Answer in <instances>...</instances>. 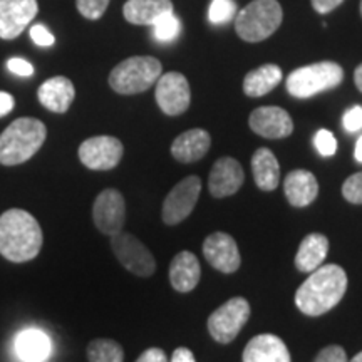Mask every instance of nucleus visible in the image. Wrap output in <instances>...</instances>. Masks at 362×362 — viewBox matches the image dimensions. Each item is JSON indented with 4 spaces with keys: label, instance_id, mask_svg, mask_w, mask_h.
Segmentation results:
<instances>
[{
    "label": "nucleus",
    "instance_id": "obj_1",
    "mask_svg": "<svg viewBox=\"0 0 362 362\" xmlns=\"http://www.w3.org/2000/svg\"><path fill=\"white\" fill-rule=\"evenodd\" d=\"M347 291V274L336 264L320 265L310 272L296 292V305L304 315L319 317L332 310Z\"/></svg>",
    "mask_w": 362,
    "mask_h": 362
},
{
    "label": "nucleus",
    "instance_id": "obj_2",
    "mask_svg": "<svg viewBox=\"0 0 362 362\" xmlns=\"http://www.w3.org/2000/svg\"><path fill=\"white\" fill-rule=\"evenodd\" d=\"M40 225L25 210L12 208L0 216V255L13 264L34 260L42 248Z\"/></svg>",
    "mask_w": 362,
    "mask_h": 362
},
{
    "label": "nucleus",
    "instance_id": "obj_3",
    "mask_svg": "<svg viewBox=\"0 0 362 362\" xmlns=\"http://www.w3.org/2000/svg\"><path fill=\"white\" fill-rule=\"evenodd\" d=\"M47 128L35 117H19L0 134V165L16 166L30 160L42 148Z\"/></svg>",
    "mask_w": 362,
    "mask_h": 362
},
{
    "label": "nucleus",
    "instance_id": "obj_4",
    "mask_svg": "<svg viewBox=\"0 0 362 362\" xmlns=\"http://www.w3.org/2000/svg\"><path fill=\"white\" fill-rule=\"evenodd\" d=\"M284 12L277 0H252L235 16V30L245 42L269 39L282 24Z\"/></svg>",
    "mask_w": 362,
    "mask_h": 362
},
{
    "label": "nucleus",
    "instance_id": "obj_5",
    "mask_svg": "<svg viewBox=\"0 0 362 362\" xmlns=\"http://www.w3.org/2000/svg\"><path fill=\"white\" fill-rule=\"evenodd\" d=\"M163 71L161 62L151 56H134L119 62L110 74V86L117 94L144 93L156 84Z\"/></svg>",
    "mask_w": 362,
    "mask_h": 362
},
{
    "label": "nucleus",
    "instance_id": "obj_6",
    "mask_svg": "<svg viewBox=\"0 0 362 362\" xmlns=\"http://www.w3.org/2000/svg\"><path fill=\"white\" fill-rule=\"evenodd\" d=\"M344 81V71L337 62L322 61L292 71L285 79L288 94L298 99H307L324 90L337 88Z\"/></svg>",
    "mask_w": 362,
    "mask_h": 362
},
{
    "label": "nucleus",
    "instance_id": "obj_7",
    "mask_svg": "<svg viewBox=\"0 0 362 362\" xmlns=\"http://www.w3.org/2000/svg\"><path fill=\"white\" fill-rule=\"evenodd\" d=\"M250 317V304L243 297H232L208 317V332L220 344H230Z\"/></svg>",
    "mask_w": 362,
    "mask_h": 362
},
{
    "label": "nucleus",
    "instance_id": "obj_8",
    "mask_svg": "<svg viewBox=\"0 0 362 362\" xmlns=\"http://www.w3.org/2000/svg\"><path fill=\"white\" fill-rule=\"evenodd\" d=\"M111 248L119 264L131 274L138 275V277H151L156 272L155 257L134 235L126 232L112 235Z\"/></svg>",
    "mask_w": 362,
    "mask_h": 362
},
{
    "label": "nucleus",
    "instance_id": "obj_9",
    "mask_svg": "<svg viewBox=\"0 0 362 362\" xmlns=\"http://www.w3.org/2000/svg\"><path fill=\"white\" fill-rule=\"evenodd\" d=\"M202 192V180L200 176L189 175L183 178L178 185H175L173 189L168 193V197L163 202L161 218L166 225H178L192 215V211L197 206L198 197Z\"/></svg>",
    "mask_w": 362,
    "mask_h": 362
},
{
    "label": "nucleus",
    "instance_id": "obj_10",
    "mask_svg": "<svg viewBox=\"0 0 362 362\" xmlns=\"http://www.w3.org/2000/svg\"><path fill=\"white\" fill-rule=\"evenodd\" d=\"M123 153V143L115 136H93L81 144L78 155L86 168L107 171L119 165Z\"/></svg>",
    "mask_w": 362,
    "mask_h": 362
},
{
    "label": "nucleus",
    "instance_id": "obj_11",
    "mask_svg": "<svg viewBox=\"0 0 362 362\" xmlns=\"http://www.w3.org/2000/svg\"><path fill=\"white\" fill-rule=\"evenodd\" d=\"M156 103L166 116H180L189 107L192 90L181 72H166L156 81Z\"/></svg>",
    "mask_w": 362,
    "mask_h": 362
},
{
    "label": "nucleus",
    "instance_id": "obj_12",
    "mask_svg": "<svg viewBox=\"0 0 362 362\" xmlns=\"http://www.w3.org/2000/svg\"><path fill=\"white\" fill-rule=\"evenodd\" d=\"M93 220L99 232L107 237L123 232L126 221V203L123 194L115 188H107L99 193L93 205Z\"/></svg>",
    "mask_w": 362,
    "mask_h": 362
},
{
    "label": "nucleus",
    "instance_id": "obj_13",
    "mask_svg": "<svg viewBox=\"0 0 362 362\" xmlns=\"http://www.w3.org/2000/svg\"><path fill=\"white\" fill-rule=\"evenodd\" d=\"M203 255H205L208 264L221 274H233L242 265L237 242L232 235L225 232L208 235L203 242Z\"/></svg>",
    "mask_w": 362,
    "mask_h": 362
},
{
    "label": "nucleus",
    "instance_id": "obj_14",
    "mask_svg": "<svg viewBox=\"0 0 362 362\" xmlns=\"http://www.w3.org/2000/svg\"><path fill=\"white\" fill-rule=\"evenodd\" d=\"M37 12V0H0V39L19 37Z\"/></svg>",
    "mask_w": 362,
    "mask_h": 362
},
{
    "label": "nucleus",
    "instance_id": "obj_15",
    "mask_svg": "<svg viewBox=\"0 0 362 362\" xmlns=\"http://www.w3.org/2000/svg\"><path fill=\"white\" fill-rule=\"evenodd\" d=\"M248 124L253 133L267 139L287 138L293 131L291 115L279 106H262L253 110Z\"/></svg>",
    "mask_w": 362,
    "mask_h": 362
},
{
    "label": "nucleus",
    "instance_id": "obj_16",
    "mask_svg": "<svg viewBox=\"0 0 362 362\" xmlns=\"http://www.w3.org/2000/svg\"><path fill=\"white\" fill-rule=\"evenodd\" d=\"M243 181H245V173L242 165L235 158L225 156L215 161L208 178V189L211 197L226 198L237 193L242 188Z\"/></svg>",
    "mask_w": 362,
    "mask_h": 362
},
{
    "label": "nucleus",
    "instance_id": "obj_17",
    "mask_svg": "<svg viewBox=\"0 0 362 362\" xmlns=\"http://www.w3.org/2000/svg\"><path fill=\"white\" fill-rule=\"evenodd\" d=\"M243 362H291V352L282 339L274 334H260L250 339L243 349Z\"/></svg>",
    "mask_w": 362,
    "mask_h": 362
},
{
    "label": "nucleus",
    "instance_id": "obj_18",
    "mask_svg": "<svg viewBox=\"0 0 362 362\" xmlns=\"http://www.w3.org/2000/svg\"><path fill=\"white\" fill-rule=\"evenodd\" d=\"M284 193L287 202L296 208L312 205L319 194V183L314 173L307 170H293L285 176Z\"/></svg>",
    "mask_w": 362,
    "mask_h": 362
},
{
    "label": "nucleus",
    "instance_id": "obj_19",
    "mask_svg": "<svg viewBox=\"0 0 362 362\" xmlns=\"http://www.w3.org/2000/svg\"><path fill=\"white\" fill-rule=\"evenodd\" d=\"M37 98L45 110L62 115L69 110L76 98L74 84L64 76H56V78L47 79L44 84H40Z\"/></svg>",
    "mask_w": 362,
    "mask_h": 362
},
{
    "label": "nucleus",
    "instance_id": "obj_20",
    "mask_svg": "<svg viewBox=\"0 0 362 362\" xmlns=\"http://www.w3.org/2000/svg\"><path fill=\"white\" fill-rule=\"evenodd\" d=\"M202 277V267L192 252H180L170 265V282L176 292L187 293L197 288Z\"/></svg>",
    "mask_w": 362,
    "mask_h": 362
},
{
    "label": "nucleus",
    "instance_id": "obj_21",
    "mask_svg": "<svg viewBox=\"0 0 362 362\" xmlns=\"http://www.w3.org/2000/svg\"><path fill=\"white\" fill-rule=\"evenodd\" d=\"M211 146L210 133L205 129L194 128L181 133L171 144V155L180 163L200 161Z\"/></svg>",
    "mask_w": 362,
    "mask_h": 362
},
{
    "label": "nucleus",
    "instance_id": "obj_22",
    "mask_svg": "<svg viewBox=\"0 0 362 362\" xmlns=\"http://www.w3.org/2000/svg\"><path fill=\"white\" fill-rule=\"evenodd\" d=\"M170 12H173L171 0H128L123 7L124 19L134 25H153Z\"/></svg>",
    "mask_w": 362,
    "mask_h": 362
},
{
    "label": "nucleus",
    "instance_id": "obj_23",
    "mask_svg": "<svg viewBox=\"0 0 362 362\" xmlns=\"http://www.w3.org/2000/svg\"><path fill=\"white\" fill-rule=\"evenodd\" d=\"M329 253V238L322 233H310L302 240L296 253V269L310 274L324 264Z\"/></svg>",
    "mask_w": 362,
    "mask_h": 362
},
{
    "label": "nucleus",
    "instance_id": "obj_24",
    "mask_svg": "<svg viewBox=\"0 0 362 362\" xmlns=\"http://www.w3.org/2000/svg\"><path fill=\"white\" fill-rule=\"evenodd\" d=\"M253 181L262 192H274L280 183V165L269 148H259L252 156Z\"/></svg>",
    "mask_w": 362,
    "mask_h": 362
},
{
    "label": "nucleus",
    "instance_id": "obj_25",
    "mask_svg": "<svg viewBox=\"0 0 362 362\" xmlns=\"http://www.w3.org/2000/svg\"><path fill=\"white\" fill-rule=\"evenodd\" d=\"M16 352L24 362H44L51 354V341L42 330L25 329L16 339Z\"/></svg>",
    "mask_w": 362,
    "mask_h": 362
},
{
    "label": "nucleus",
    "instance_id": "obj_26",
    "mask_svg": "<svg viewBox=\"0 0 362 362\" xmlns=\"http://www.w3.org/2000/svg\"><path fill=\"white\" fill-rule=\"evenodd\" d=\"M282 69L275 64H265L248 72L243 79V93L248 98H262L282 83Z\"/></svg>",
    "mask_w": 362,
    "mask_h": 362
},
{
    "label": "nucleus",
    "instance_id": "obj_27",
    "mask_svg": "<svg viewBox=\"0 0 362 362\" xmlns=\"http://www.w3.org/2000/svg\"><path fill=\"white\" fill-rule=\"evenodd\" d=\"M89 362H123L124 351L112 339H94L88 346Z\"/></svg>",
    "mask_w": 362,
    "mask_h": 362
},
{
    "label": "nucleus",
    "instance_id": "obj_28",
    "mask_svg": "<svg viewBox=\"0 0 362 362\" xmlns=\"http://www.w3.org/2000/svg\"><path fill=\"white\" fill-rule=\"evenodd\" d=\"M180 30V19L173 12L165 13V16L160 17V19L153 24V34H155V37L160 40V42H171V40H175L178 37Z\"/></svg>",
    "mask_w": 362,
    "mask_h": 362
},
{
    "label": "nucleus",
    "instance_id": "obj_29",
    "mask_svg": "<svg viewBox=\"0 0 362 362\" xmlns=\"http://www.w3.org/2000/svg\"><path fill=\"white\" fill-rule=\"evenodd\" d=\"M237 16V4L233 0H211L208 19L211 24H226Z\"/></svg>",
    "mask_w": 362,
    "mask_h": 362
},
{
    "label": "nucleus",
    "instance_id": "obj_30",
    "mask_svg": "<svg viewBox=\"0 0 362 362\" xmlns=\"http://www.w3.org/2000/svg\"><path fill=\"white\" fill-rule=\"evenodd\" d=\"M111 0H76V6L83 17L89 21L101 19Z\"/></svg>",
    "mask_w": 362,
    "mask_h": 362
},
{
    "label": "nucleus",
    "instance_id": "obj_31",
    "mask_svg": "<svg viewBox=\"0 0 362 362\" xmlns=\"http://www.w3.org/2000/svg\"><path fill=\"white\" fill-rule=\"evenodd\" d=\"M342 197L352 205H362V171L344 181Z\"/></svg>",
    "mask_w": 362,
    "mask_h": 362
},
{
    "label": "nucleus",
    "instance_id": "obj_32",
    "mask_svg": "<svg viewBox=\"0 0 362 362\" xmlns=\"http://www.w3.org/2000/svg\"><path fill=\"white\" fill-rule=\"evenodd\" d=\"M317 151L322 156H334L337 151V141L329 129H319L314 136Z\"/></svg>",
    "mask_w": 362,
    "mask_h": 362
},
{
    "label": "nucleus",
    "instance_id": "obj_33",
    "mask_svg": "<svg viewBox=\"0 0 362 362\" xmlns=\"http://www.w3.org/2000/svg\"><path fill=\"white\" fill-rule=\"evenodd\" d=\"M314 362H347V354L341 346H327L317 354Z\"/></svg>",
    "mask_w": 362,
    "mask_h": 362
},
{
    "label": "nucleus",
    "instance_id": "obj_34",
    "mask_svg": "<svg viewBox=\"0 0 362 362\" xmlns=\"http://www.w3.org/2000/svg\"><path fill=\"white\" fill-rule=\"evenodd\" d=\"M342 124L349 133H356V131L362 129V106H354L347 110L342 117Z\"/></svg>",
    "mask_w": 362,
    "mask_h": 362
},
{
    "label": "nucleus",
    "instance_id": "obj_35",
    "mask_svg": "<svg viewBox=\"0 0 362 362\" xmlns=\"http://www.w3.org/2000/svg\"><path fill=\"white\" fill-rule=\"evenodd\" d=\"M7 67H8V71L13 72V74L21 76V78H29V76L34 74L33 64H30V62L24 61V59H21V57L8 59Z\"/></svg>",
    "mask_w": 362,
    "mask_h": 362
},
{
    "label": "nucleus",
    "instance_id": "obj_36",
    "mask_svg": "<svg viewBox=\"0 0 362 362\" xmlns=\"http://www.w3.org/2000/svg\"><path fill=\"white\" fill-rule=\"evenodd\" d=\"M30 37H33L35 44L42 45V47H49V45H52L54 40H56L54 39V35L40 24L30 27Z\"/></svg>",
    "mask_w": 362,
    "mask_h": 362
},
{
    "label": "nucleus",
    "instance_id": "obj_37",
    "mask_svg": "<svg viewBox=\"0 0 362 362\" xmlns=\"http://www.w3.org/2000/svg\"><path fill=\"white\" fill-rule=\"evenodd\" d=\"M136 362H168V359H166L165 351L158 349V347H151V349L144 351Z\"/></svg>",
    "mask_w": 362,
    "mask_h": 362
},
{
    "label": "nucleus",
    "instance_id": "obj_38",
    "mask_svg": "<svg viewBox=\"0 0 362 362\" xmlns=\"http://www.w3.org/2000/svg\"><path fill=\"white\" fill-rule=\"evenodd\" d=\"M312 7H314L315 12L319 13H329L332 12L334 8H337L344 0H310Z\"/></svg>",
    "mask_w": 362,
    "mask_h": 362
},
{
    "label": "nucleus",
    "instance_id": "obj_39",
    "mask_svg": "<svg viewBox=\"0 0 362 362\" xmlns=\"http://www.w3.org/2000/svg\"><path fill=\"white\" fill-rule=\"evenodd\" d=\"M13 106H16V99L12 98V94L0 90V117L7 116L13 110Z\"/></svg>",
    "mask_w": 362,
    "mask_h": 362
},
{
    "label": "nucleus",
    "instance_id": "obj_40",
    "mask_svg": "<svg viewBox=\"0 0 362 362\" xmlns=\"http://www.w3.org/2000/svg\"><path fill=\"white\" fill-rule=\"evenodd\" d=\"M171 362H197V361H194V356L192 351L187 349V347H178V349H175L173 352Z\"/></svg>",
    "mask_w": 362,
    "mask_h": 362
},
{
    "label": "nucleus",
    "instance_id": "obj_41",
    "mask_svg": "<svg viewBox=\"0 0 362 362\" xmlns=\"http://www.w3.org/2000/svg\"><path fill=\"white\" fill-rule=\"evenodd\" d=\"M354 83L357 86V89L362 93V64H359L356 67V72H354Z\"/></svg>",
    "mask_w": 362,
    "mask_h": 362
},
{
    "label": "nucleus",
    "instance_id": "obj_42",
    "mask_svg": "<svg viewBox=\"0 0 362 362\" xmlns=\"http://www.w3.org/2000/svg\"><path fill=\"white\" fill-rule=\"evenodd\" d=\"M354 156H356V160L359 161V163H362V136L359 139H357V143H356V151H354Z\"/></svg>",
    "mask_w": 362,
    "mask_h": 362
},
{
    "label": "nucleus",
    "instance_id": "obj_43",
    "mask_svg": "<svg viewBox=\"0 0 362 362\" xmlns=\"http://www.w3.org/2000/svg\"><path fill=\"white\" fill-rule=\"evenodd\" d=\"M347 362H362V351L359 352V354H356L354 357H352L351 361H347Z\"/></svg>",
    "mask_w": 362,
    "mask_h": 362
},
{
    "label": "nucleus",
    "instance_id": "obj_44",
    "mask_svg": "<svg viewBox=\"0 0 362 362\" xmlns=\"http://www.w3.org/2000/svg\"><path fill=\"white\" fill-rule=\"evenodd\" d=\"M361 13H362V0H361Z\"/></svg>",
    "mask_w": 362,
    "mask_h": 362
}]
</instances>
